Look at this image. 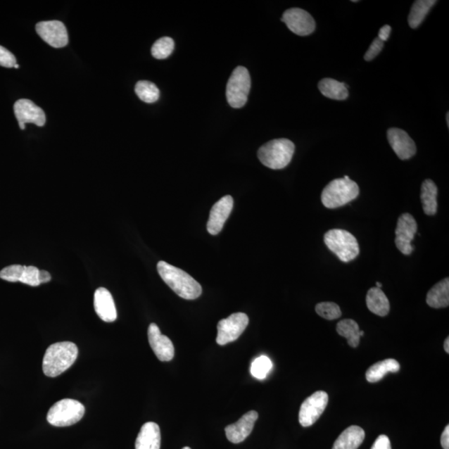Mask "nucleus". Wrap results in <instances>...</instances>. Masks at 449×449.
Listing matches in <instances>:
<instances>
[{
    "label": "nucleus",
    "mask_w": 449,
    "mask_h": 449,
    "mask_svg": "<svg viewBox=\"0 0 449 449\" xmlns=\"http://www.w3.org/2000/svg\"><path fill=\"white\" fill-rule=\"evenodd\" d=\"M158 272L163 282L183 299H198L203 293L200 284L184 270L173 267L165 261H159Z\"/></svg>",
    "instance_id": "nucleus-1"
},
{
    "label": "nucleus",
    "mask_w": 449,
    "mask_h": 449,
    "mask_svg": "<svg viewBox=\"0 0 449 449\" xmlns=\"http://www.w3.org/2000/svg\"><path fill=\"white\" fill-rule=\"evenodd\" d=\"M77 355L79 349L75 343L65 341L53 343L44 356V374L50 378L58 377L75 363Z\"/></svg>",
    "instance_id": "nucleus-2"
},
{
    "label": "nucleus",
    "mask_w": 449,
    "mask_h": 449,
    "mask_svg": "<svg viewBox=\"0 0 449 449\" xmlns=\"http://www.w3.org/2000/svg\"><path fill=\"white\" fill-rule=\"evenodd\" d=\"M360 195L358 184L348 176L338 178L329 182L324 187L322 194V201L325 208L336 209L343 207Z\"/></svg>",
    "instance_id": "nucleus-3"
},
{
    "label": "nucleus",
    "mask_w": 449,
    "mask_h": 449,
    "mask_svg": "<svg viewBox=\"0 0 449 449\" xmlns=\"http://www.w3.org/2000/svg\"><path fill=\"white\" fill-rule=\"evenodd\" d=\"M294 153L295 144L291 140L274 139L260 146L258 158L264 166L279 170L290 164Z\"/></svg>",
    "instance_id": "nucleus-4"
},
{
    "label": "nucleus",
    "mask_w": 449,
    "mask_h": 449,
    "mask_svg": "<svg viewBox=\"0 0 449 449\" xmlns=\"http://www.w3.org/2000/svg\"><path fill=\"white\" fill-rule=\"evenodd\" d=\"M324 241L329 250L343 263H350L360 255L358 241L348 231L332 229L324 234Z\"/></svg>",
    "instance_id": "nucleus-5"
},
{
    "label": "nucleus",
    "mask_w": 449,
    "mask_h": 449,
    "mask_svg": "<svg viewBox=\"0 0 449 449\" xmlns=\"http://www.w3.org/2000/svg\"><path fill=\"white\" fill-rule=\"evenodd\" d=\"M85 414L80 402L64 398L54 404L48 412V422L55 427H68L80 422Z\"/></svg>",
    "instance_id": "nucleus-6"
},
{
    "label": "nucleus",
    "mask_w": 449,
    "mask_h": 449,
    "mask_svg": "<svg viewBox=\"0 0 449 449\" xmlns=\"http://www.w3.org/2000/svg\"><path fill=\"white\" fill-rule=\"evenodd\" d=\"M251 80L249 71L239 66L233 71L227 86L228 103L234 108L245 106L251 90Z\"/></svg>",
    "instance_id": "nucleus-7"
},
{
    "label": "nucleus",
    "mask_w": 449,
    "mask_h": 449,
    "mask_svg": "<svg viewBox=\"0 0 449 449\" xmlns=\"http://www.w3.org/2000/svg\"><path fill=\"white\" fill-rule=\"evenodd\" d=\"M249 324V318L245 313H235L223 319L217 324V343L226 346L235 341L245 331Z\"/></svg>",
    "instance_id": "nucleus-8"
},
{
    "label": "nucleus",
    "mask_w": 449,
    "mask_h": 449,
    "mask_svg": "<svg viewBox=\"0 0 449 449\" xmlns=\"http://www.w3.org/2000/svg\"><path fill=\"white\" fill-rule=\"evenodd\" d=\"M329 396L327 392L317 391L307 398L302 404L299 413V422L303 427L313 425L327 409Z\"/></svg>",
    "instance_id": "nucleus-9"
},
{
    "label": "nucleus",
    "mask_w": 449,
    "mask_h": 449,
    "mask_svg": "<svg viewBox=\"0 0 449 449\" xmlns=\"http://www.w3.org/2000/svg\"><path fill=\"white\" fill-rule=\"evenodd\" d=\"M418 231V224L412 215L405 213L398 219L396 230V245L401 253L409 255L413 252L414 247L411 242L415 239V235Z\"/></svg>",
    "instance_id": "nucleus-10"
},
{
    "label": "nucleus",
    "mask_w": 449,
    "mask_h": 449,
    "mask_svg": "<svg viewBox=\"0 0 449 449\" xmlns=\"http://www.w3.org/2000/svg\"><path fill=\"white\" fill-rule=\"evenodd\" d=\"M282 21L288 29L300 36H307L315 30V22L312 16L304 9L293 8L283 13Z\"/></svg>",
    "instance_id": "nucleus-11"
},
{
    "label": "nucleus",
    "mask_w": 449,
    "mask_h": 449,
    "mask_svg": "<svg viewBox=\"0 0 449 449\" xmlns=\"http://www.w3.org/2000/svg\"><path fill=\"white\" fill-rule=\"evenodd\" d=\"M36 32L44 42L53 48H63L68 44L66 27L61 21L39 22L36 25Z\"/></svg>",
    "instance_id": "nucleus-12"
},
{
    "label": "nucleus",
    "mask_w": 449,
    "mask_h": 449,
    "mask_svg": "<svg viewBox=\"0 0 449 449\" xmlns=\"http://www.w3.org/2000/svg\"><path fill=\"white\" fill-rule=\"evenodd\" d=\"M148 336L150 346L159 360L167 362L174 358L175 349L173 343L170 339L162 334L157 324L152 323L149 325Z\"/></svg>",
    "instance_id": "nucleus-13"
},
{
    "label": "nucleus",
    "mask_w": 449,
    "mask_h": 449,
    "mask_svg": "<svg viewBox=\"0 0 449 449\" xmlns=\"http://www.w3.org/2000/svg\"><path fill=\"white\" fill-rule=\"evenodd\" d=\"M387 137L398 158L407 160L414 157L417 152L416 145L405 131L400 128H391L388 130Z\"/></svg>",
    "instance_id": "nucleus-14"
},
{
    "label": "nucleus",
    "mask_w": 449,
    "mask_h": 449,
    "mask_svg": "<svg viewBox=\"0 0 449 449\" xmlns=\"http://www.w3.org/2000/svg\"><path fill=\"white\" fill-rule=\"evenodd\" d=\"M233 203L231 196H224L213 205L208 222V231L210 235L216 236L221 232L224 222L232 213Z\"/></svg>",
    "instance_id": "nucleus-15"
},
{
    "label": "nucleus",
    "mask_w": 449,
    "mask_h": 449,
    "mask_svg": "<svg viewBox=\"0 0 449 449\" xmlns=\"http://www.w3.org/2000/svg\"><path fill=\"white\" fill-rule=\"evenodd\" d=\"M13 111L18 123H34L43 127L46 122L44 110L29 99H20L13 105Z\"/></svg>",
    "instance_id": "nucleus-16"
},
{
    "label": "nucleus",
    "mask_w": 449,
    "mask_h": 449,
    "mask_svg": "<svg viewBox=\"0 0 449 449\" xmlns=\"http://www.w3.org/2000/svg\"><path fill=\"white\" fill-rule=\"evenodd\" d=\"M258 416V412L249 411L243 415L236 423L228 425L224 429L228 441L232 443H240L244 441L253 430Z\"/></svg>",
    "instance_id": "nucleus-17"
},
{
    "label": "nucleus",
    "mask_w": 449,
    "mask_h": 449,
    "mask_svg": "<svg viewBox=\"0 0 449 449\" xmlns=\"http://www.w3.org/2000/svg\"><path fill=\"white\" fill-rule=\"evenodd\" d=\"M94 309L99 317L105 322H115L118 317L115 303L111 293L100 287L94 293Z\"/></svg>",
    "instance_id": "nucleus-18"
},
{
    "label": "nucleus",
    "mask_w": 449,
    "mask_h": 449,
    "mask_svg": "<svg viewBox=\"0 0 449 449\" xmlns=\"http://www.w3.org/2000/svg\"><path fill=\"white\" fill-rule=\"evenodd\" d=\"M161 431L159 426L153 422L146 423L141 428L136 439V449H160Z\"/></svg>",
    "instance_id": "nucleus-19"
},
{
    "label": "nucleus",
    "mask_w": 449,
    "mask_h": 449,
    "mask_svg": "<svg viewBox=\"0 0 449 449\" xmlns=\"http://www.w3.org/2000/svg\"><path fill=\"white\" fill-rule=\"evenodd\" d=\"M365 434L359 426L346 429L334 442L332 449H357L364 442Z\"/></svg>",
    "instance_id": "nucleus-20"
},
{
    "label": "nucleus",
    "mask_w": 449,
    "mask_h": 449,
    "mask_svg": "<svg viewBox=\"0 0 449 449\" xmlns=\"http://www.w3.org/2000/svg\"><path fill=\"white\" fill-rule=\"evenodd\" d=\"M366 305L371 312L379 316H386L391 310V305L387 296L381 289L373 287L366 296Z\"/></svg>",
    "instance_id": "nucleus-21"
},
{
    "label": "nucleus",
    "mask_w": 449,
    "mask_h": 449,
    "mask_svg": "<svg viewBox=\"0 0 449 449\" xmlns=\"http://www.w3.org/2000/svg\"><path fill=\"white\" fill-rule=\"evenodd\" d=\"M427 304L434 309L445 308L449 305V279L445 278L430 289L426 298Z\"/></svg>",
    "instance_id": "nucleus-22"
},
{
    "label": "nucleus",
    "mask_w": 449,
    "mask_h": 449,
    "mask_svg": "<svg viewBox=\"0 0 449 449\" xmlns=\"http://www.w3.org/2000/svg\"><path fill=\"white\" fill-rule=\"evenodd\" d=\"M420 198L424 213L434 216L438 210V187L432 180L427 179L423 182Z\"/></svg>",
    "instance_id": "nucleus-23"
},
{
    "label": "nucleus",
    "mask_w": 449,
    "mask_h": 449,
    "mask_svg": "<svg viewBox=\"0 0 449 449\" xmlns=\"http://www.w3.org/2000/svg\"><path fill=\"white\" fill-rule=\"evenodd\" d=\"M400 369V365L393 359H387L373 365L365 374L366 379L369 383L380 381L388 373H397Z\"/></svg>",
    "instance_id": "nucleus-24"
},
{
    "label": "nucleus",
    "mask_w": 449,
    "mask_h": 449,
    "mask_svg": "<svg viewBox=\"0 0 449 449\" xmlns=\"http://www.w3.org/2000/svg\"><path fill=\"white\" fill-rule=\"evenodd\" d=\"M348 86L333 79H324L319 82L318 88L324 97L334 100H345L349 96Z\"/></svg>",
    "instance_id": "nucleus-25"
},
{
    "label": "nucleus",
    "mask_w": 449,
    "mask_h": 449,
    "mask_svg": "<svg viewBox=\"0 0 449 449\" xmlns=\"http://www.w3.org/2000/svg\"><path fill=\"white\" fill-rule=\"evenodd\" d=\"M435 0H417L412 6L407 21L412 29L418 27L424 20L430 9L435 6Z\"/></svg>",
    "instance_id": "nucleus-26"
},
{
    "label": "nucleus",
    "mask_w": 449,
    "mask_h": 449,
    "mask_svg": "<svg viewBox=\"0 0 449 449\" xmlns=\"http://www.w3.org/2000/svg\"><path fill=\"white\" fill-rule=\"evenodd\" d=\"M337 332L340 336L347 339L348 343L353 348L359 346L360 331L359 324L350 319L343 320L337 324Z\"/></svg>",
    "instance_id": "nucleus-27"
},
{
    "label": "nucleus",
    "mask_w": 449,
    "mask_h": 449,
    "mask_svg": "<svg viewBox=\"0 0 449 449\" xmlns=\"http://www.w3.org/2000/svg\"><path fill=\"white\" fill-rule=\"evenodd\" d=\"M135 93L143 102L153 103L159 99L160 91L153 82L139 81L135 86Z\"/></svg>",
    "instance_id": "nucleus-28"
},
{
    "label": "nucleus",
    "mask_w": 449,
    "mask_h": 449,
    "mask_svg": "<svg viewBox=\"0 0 449 449\" xmlns=\"http://www.w3.org/2000/svg\"><path fill=\"white\" fill-rule=\"evenodd\" d=\"M272 367V360L267 356L261 355L252 362L251 374L255 379H264L267 378Z\"/></svg>",
    "instance_id": "nucleus-29"
},
{
    "label": "nucleus",
    "mask_w": 449,
    "mask_h": 449,
    "mask_svg": "<svg viewBox=\"0 0 449 449\" xmlns=\"http://www.w3.org/2000/svg\"><path fill=\"white\" fill-rule=\"evenodd\" d=\"M175 43L169 37H163L156 41L152 47V55L157 59H165L170 56L172 53Z\"/></svg>",
    "instance_id": "nucleus-30"
},
{
    "label": "nucleus",
    "mask_w": 449,
    "mask_h": 449,
    "mask_svg": "<svg viewBox=\"0 0 449 449\" xmlns=\"http://www.w3.org/2000/svg\"><path fill=\"white\" fill-rule=\"evenodd\" d=\"M315 311L320 317L329 320H336L341 316V310L340 306L334 302H322L315 306Z\"/></svg>",
    "instance_id": "nucleus-31"
},
{
    "label": "nucleus",
    "mask_w": 449,
    "mask_h": 449,
    "mask_svg": "<svg viewBox=\"0 0 449 449\" xmlns=\"http://www.w3.org/2000/svg\"><path fill=\"white\" fill-rule=\"evenodd\" d=\"M24 268L25 265H9V267L1 270V272H0V278L4 279V281L9 282H20Z\"/></svg>",
    "instance_id": "nucleus-32"
},
{
    "label": "nucleus",
    "mask_w": 449,
    "mask_h": 449,
    "mask_svg": "<svg viewBox=\"0 0 449 449\" xmlns=\"http://www.w3.org/2000/svg\"><path fill=\"white\" fill-rule=\"evenodd\" d=\"M16 62V58L11 51L4 48L0 45V66L4 68H13L15 67Z\"/></svg>",
    "instance_id": "nucleus-33"
},
{
    "label": "nucleus",
    "mask_w": 449,
    "mask_h": 449,
    "mask_svg": "<svg viewBox=\"0 0 449 449\" xmlns=\"http://www.w3.org/2000/svg\"><path fill=\"white\" fill-rule=\"evenodd\" d=\"M384 43L379 38L375 39L373 43L371 44L368 51L365 54V61H371L377 56V55L381 52L384 48Z\"/></svg>",
    "instance_id": "nucleus-34"
},
{
    "label": "nucleus",
    "mask_w": 449,
    "mask_h": 449,
    "mask_svg": "<svg viewBox=\"0 0 449 449\" xmlns=\"http://www.w3.org/2000/svg\"><path fill=\"white\" fill-rule=\"evenodd\" d=\"M371 449H392L391 441L386 435H380Z\"/></svg>",
    "instance_id": "nucleus-35"
},
{
    "label": "nucleus",
    "mask_w": 449,
    "mask_h": 449,
    "mask_svg": "<svg viewBox=\"0 0 449 449\" xmlns=\"http://www.w3.org/2000/svg\"><path fill=\"white\" fill-rule=\"evenodd\" d=\"M391 27L389 25H384L381 27V29L379 30V37L378 38L383 41V42H386V41L389 38V35H391Z\"/></svg>",
    "instance_id": "nucleus-36"
},
{
    "label": "nucleus",
    "mask_w": 449,
    "mask_h": 449,
    "mask_svg": "<svg viewBox=\"0 0 449 449\" xmlns=\"http://www.w3.org/2000/svg\"><path fill=\"white\" fill-rule=\"evenodd\" d=\"M441 444L443 449H449V426H446L442 434Z\"/></svg>",
    "instance_id": "nucleus-37"
},
{
    "label": "nucleus",
    "mask_w": 449,
    "mask_h": 449,
    "mask_svg": "<svg viewBox=\"0 0 449 449\" xmlns=\"http://www.w3.org/2000/svg\"><path fill=\"white\" fill-rule=\"evenodd\" d=\"M444 350L446 351L447 354H449V338L448 337L444 341Z\"/></svg>",
    "instance_id": "nucleus-38"
},
{
    "label": "nucleus",
    "mask_w": 449,
    "mask_h": 449,
    "mask_svg": "<svg viewBox=\"0 0 449 449\" xmlns=\"http://www.w3.org/2000/svg\"><path fill=\"white\" fill-rule=\"evenodd\" d=\"M446 118H447V125L448 127L449 126V114H448V113H447Z\"/></svg>",
    "instance_id": "nucleus-39"
},
{
    "label": "nucleus",
    "mask_w": 449,
    "mask_h": 449,
    "mask_svg": "<svg viewBox=\"0 0 449 449\" xmlns=\"http://www.w3.org/2000/svg\"><path fill=\"white\" fill-rule=\"evenodd\" d=\"M377 286L378 288H381L382 287V284L380 283V282H377Z\"/></svg>",
    "instance_id": "nucleus-40"
},
{
    "label": "nucleus",
    "mask_w": 449,
    "mask_h": 449,
    "mask_svg": "<svg viewBox=\"0 0 449 449\" xmlns=\"http://www.w3.org/2000/svg\"><path fill=\"white\" fill-rule=\"evenodd\" d=\"M13 68H20V65H18V64L16 63L15 67H13Z\"/></svg>",
    "instance_id": "nucleus-41"
},
{
    "label": "nucleus",
    "mask_w": 449,
    "mask_h": 449,
    "mask_svg": "<svg viewBox=\"0 0 449 449\" xmlns=\"http://www.w3.org/2000/svg\"><path fill=\"white\" fill-rule=\"evenodd\" d=\"M182 449H191V448L189 447H185V448H183Z\"/></svg>",
    "instance_id": "nucleus-42"
}]
</instances>
